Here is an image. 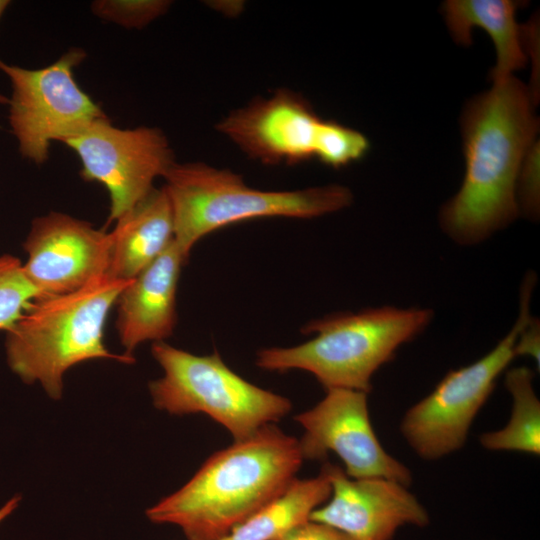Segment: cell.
Instances as JSON below:
<instances>
[{
  "mask_svg": "<svg viewBox=\"0 0 540 540\" xmlns=\"http://www.w3.org/2000/svg\"><path fill=\"white\" fill-rule=\"evenodd\" d=\"M535 105L530 88L513 75L493 81L490 90L466 104L461 117L465 174L439 215L441 229L458 245H477L520 214L516 185L536 142Z\"/></svg>",
  "mask_w": 540,
  "mask_h": 540,
  "instance_id": "6da1fadb",
  "label": "cell"
},
{
  "mask_svg": "<svg viewBox=\"0 0 540 540\" xmlns=\"http://www.w3.org/2000/svg\"><path fill=\"white\" fill-rule=\"evenodd\" d=\"M303 460L296 438L266 425L214 453L146 515L151 522L178 526L187 540H221L284 490Z\"/></svg>",
  "mask_w": 540,
  "mask_h": 540,
  "instance_id": "7a4b0ae2",
  "label": "cell"
},
{
  "mask_svg": "<svg viewBox=\"0 0 540 540\" xmlns=\"http://www.w3.org/2000/svg\"><path fill=\"white\" fill-rule=\"evenodd\" d=\"M130 281L102 275L73 292L34 300L6 331L11 370L59 399L63 375L75 364L91 359L132 363L133 356L109 352L103 340L106 318Z\"/></svg>",
  "mask_w": 540,
  "mask_h": 540,
  "instance_id": "3957f363",
  "label": "cell"
},
{
  "mask_svg": "<svg viewBox=\"0 0 540 540\" xmlns=\"http://www.w3.org/2000/svg\"><path fill=\"white\" fill-rule=\"evenodd\" d=\"M432 319L431 309L418 307L382 306L335 313L305 324L301 332L314 335L305 343L259 350L256 365L268 371L310 372L326 390L368 393L373 374Z\"/></svg>",
  "mask_w": 540,
  "mask_h": 540,
  "instance_id": "277c9868",
  "label": "cell"
},
{
  "mask_svg": "<svg viewBox=\"0 0 540 540\" xmlns=\"http://www.w3.org/2000/svg\"><path fill=\"white\" fill-rule=\"evenodd\" d=\"M163 178L174 240L187 259L200 239L227 225L263 217L315 218L353 201L351 190L342 185L266 191L248 186L231 170L202 162H175Z\"/></svg>",
  "mask_w": 540,
  "mask_h": 540,
  "instance_id": "5b68a950",
  "label": "cell"
},
{
  "mask_svg": "<svg viewBox=\"0 0 540 540\" xmlns=\"http://www.w3.org/2000/svg\"><path fill=\"white\" fill-rule=\"evenodd\" d=\"M152 355L164 372L149 383L154 406L173 415L205 413L224 426L234 442L279 421L292 408L288 398L232 371L218 352L199 356L160 341L153 343Z\"/></svg>",
  "mask_w": 540,
  "mask_h": 540,
  "instance_id": "8992f818",
  "label": "cell"
},
{
  "mask_svg": "<svg viewBox=\"0 0 540 540\" xmlns=\"http://www.w3.org/2000/svg\"><path fill=\"white\" fill-rule=\"evenodd\" d=\"M536 277L525 276L517 320L510 331L477 361L448 372L425 398L402 419L400 430L415 453L436 460L459 450L470 426L492 393L496 380L515 356V343L531 316L530 301Z\"/></svg>",
  "mask_w": 540,
  "mask_h": 540,
  "instance_id": "52a82bcc",
  "label": "cell"
},
{
  "mask_svg": "<svg viewBox=\"0 0 540 540\" xmlns=\"http://www.w3.org/2000/svg\"><path fill=\"white\" fill-rule=\"evenodd\" d=\"M84 58L83 50L73 48L40 69L0 60V70L12 87L8 102L12 133L21 155L36 164L46 161L52 140L63 142L107 117L74 79L73 68Z\"/></svg>",
  "mask_w": 540,
  "mask_h": 540,
  "instance_id": "ba28073f",
  "label": "cell"
},
{
  "mask_svg": "<svg viewBox=\"0 0 540 540\" xmlns=\"http://www.w3.org/2000/svg\"><path fill=\"white\" fill-rule=\"evenodd\" d=\"M79 156L81 176L105 186L110 197L106 225L116 222L154 188L176 162L169 141L160 129L114 127L99 119L63 141Z\"/></svg>",
  "mask_w": 540,
  "mask_h": 540,
  "instance_id": "9c48e42d",
  "label": "cell"
},
{
  "mask_svg": "<svg viewBox=\"0 0 540 540\" xmlns=\"http://www.w3.org/2000/svg\"><path fill=\"white\" fill-rule=\"evenodd\" d=\"M294 419L304 428L299 441L303 459L321 460L334 452L350 478H385L405 486L410 470L388 454L371 424L367 393L350 389H328L313 408Z\"/></svg>",
  "mask_w": 540,
  "mask_h": 540,
  "instance_id": "30bf717a",
  "label": "cell"
},
{
  "mask_svg": "<svg viewBox=\"0 0 540 540\" xmlns=\"http://www.w3.org/2000/svg\"><path fill=\"white\" fill-rule=\"evenodd\" d=\"M24 274L39 298L84 287L107 274L109 233L60 212L36 218L24 242Z\"/></svg>",
  "mask_w": 540,
  "mask_h": 540,
  "instance_id": "8fae6325",
  "label": "cell"
},
{
  "mask_svg": "<svg viewBox=\"0 0 540 540\" xmlns=\"http://www.w3.org/2000/svg\"><path fill=\"white\" fill-rule=\"evenodd\" d=\"M321 122L301 94L283 88L232 110L216 129L263 164L295 165L314 158Z\"/></svg>",
  "mask_w": 540,
  "mask_h": 540,
  "instance_id": "7c38bea8",
  "label": "cell"
},
{
  "mask_svg": "<svg viewBox=\"0 0 540 540\" xmlns=\"http://www.w3.org/2000/svg\"><path fill=\"white\" fill-rule=\"evenodd\" d=\"M331 495L310 520L330 525L353 540H392L405 525L425 527L428 512L407 486L385 478H350L330 463L322 467Z\"/></svg>",
  "mask_w": 540,
  "mask_h": 540,
  "instance_id": "4fadbf2b",
  "label": "cell"
},
{
  "mask_svg": "<svg viewBox=\"0 0 540 540\" xmlns=\"http://www.w3.org/2000/svg\"><path fill=\"white\" fill-rule=\"evenodd\" d=\"M187 260L173 240L119 295L116 328L126 355L133 356L141 343L173 334L178 280Z\"/></svg>",
  "mask_w": 540,
  "mask_h": 540,
  "instance_id": "5bb4252c",
  "label": "cell"
},
{
  "mask_svg": "<svg viewBox=\"0 0 540 540\" xmlns=\"http://www.w3.org/2000/svg\"><path fill=\"white\" fill-rule=\"evenodd\" d=\"M109 237L110 253L106 275L132 280L174 240L172 209L165 189L154 187L116 221Z\"/></svg>",
  "mask_w": 540,
  "mask_h": 540,
  "instance_id": "9a60e30c",
  "label": "cell"
},
{
  "mask_svg": "<svg viewBox=\"0 0 540 540\" xmlns=\"http://www.w3.org/2000/svg\"><path fill=\"white\" fill-rule=\"evenodd\" d=\"M520 2L510 0H449L442 11L453 40L463 46L472 43V31L479 27L491 37L496 65L490 78L495 81L513 75L527 63L523 28L516 22Z\"/></svg>",
  "mask_w": 540,
  "mask_h": 540,
  "instance_id": "2e32d148",
  "label": "cell"
},
{
  "mask_svg": "<svg viewBox=\"0 0 540 540\" xmlns=\"http://www.w3.org/2000/svg\"><path fill=\"white\" fill-rule=\"evenodd\" d=\"M330 495L331 484L323 469L314 478H294L284 490L221 540H280L309 521L312 512Z\"/></svg>",
  "mask_w": 540,
  "mask_h": 540,
  "instance_id": "e0dca14e",
  "label": "cell"
},
{
  "mask_svg": "<svg viewBox=\"0 0 540 540\" xmlns=\"http://www.w3.org/2000/svg\"><path fill=\"white\" fill-rule=\"evenodd\" d=\"M533 378V371L524 366L507 372L505 383L512 397L511 417L503 429L481 435L484 448L540 454V402Z\"/></svg>",
  "mask_w": 540,
  "mask_h": 540,
  "instance_id": "ac0fdd59",
  "label": "cell"
},
{
  "mask_svg": "<svg viewBox=\"0 0 540 540\" xmlns=\"http://www.w3.org/2000/svg\"><path fill=\"white\" fill-rule=\"evenodd\" d=\"M36 299L38 293L26 278L20 260L0 256V330L7 331Z\"/></svg>",
  "mask_w": 540,
  "mask_h": 540,
  "instance_id": "d6986e66",
  "label": "cell"
},
{
  "mask_svg": "<svg viewBox=\"0 0 540 540\" xmlns=\"http://www.w3.org/2000/svg\"><path fill=\"white\" fill-rule=\"evenodd\" d=\"M368 149L369 142L359 131L322 120L314 157L327 166L339 168L361 159Z\"/></svg>",
  "mask_w": 540,
  "mask_h": 540,
  "instance_id": "ffe728a7",
  "label": "cell"
},
{
  "mask_svg": "<svg viewBox=\"0 0 540 540\" xmlns=\"http://www.w3.org/2000/svg\"><path fill=\"white\" fill-rule=\"evenodd\" d=\"M170 5L167 0H97L91 10L102 20L140 29L165 14Z\"/></svg>",
  "mask_w": 540,
  "mask_h": 540,
  "instance_id": "44dd1931",
  "label": "cell"
},
{
  "mask_svg": "<svg viewBox=\"0 0 540 540\" xmlns=\"http://www.w3.org/2000/svg\"><path fill=\"white\" fill-rule=\"evenodd\" d=\"M539 142H534L526 153L517 179L516 199L519 213L532 220L538 219L540 208Z\"/></svg>",
  "mask_w": 540,
  "mask_h": 540,
  "instance_id": "7402d4cb",
  "label": "cell"
},
{
  "mask_svg": "<svg viewBox=\"0 0 540 540\" xmlns=\"http://www.w3.org/2000/svg\"><path fill=\"white\" fill-rule=\"evenodd\" d=\"M280 540H353L342 531L320 522L309 520L283 536Z\"/></svg>",
  "mask_w": 540,
  "mask_h": 540,
  "instance_id": "603a6c76",
  "label": "cell"
},
{
  "mask_svg": "<svg viewBox=\"0 0 540 540\" xmlns=\"http://www.w3.org/2000/svg\"><path fill=\"white\" fill-rule=\"evenodd\" d=\"M540 326L539 321L530 316L523 325L517 337L514 351L515 356L532 357L539 366Z\"/></svg>",
  "mask_w": 540,
  "mask_h": 540,
  "instance_id": "cb8c5ba5",
  "label": "cell"
},
{
  "mask_svg": "<svg viewBox=\"0 0 540 540\" xmlns=\"http://www.w3.org/2000/svg\"><path fill=\"white\" fill-rule=\"evenodd\" d=\"M20 502L19 496H14L8 500L4 506L0 508V522L4 520L9 514H11Z\"/></svg>",
  "mask_w": 540,
  "mask_h": 540,
  "instance_id": "d4e9b609",
  "label": "cell"
},
{
  "mask_svg": "<svg viewBox=\"0 0 540 540\" xmlns=\"http://www.w3.org/2000/svg\"><path fill=\"white\" fill-rule=\"evenodd\" d=\"M9 4H10V1L8 0H0V18L2 17L3 13L5 12Z\"/></svg>",
  "mask_w": 540,
  "mask_h": 540,
  "instance_id": "484cf974",
  "label": "cell"
},
{
  "mask_svg": "<svg viewBox=\"0 0 540 540\" xmlns=\"http://www.w3.org/2000/svg\"><path fill=\"white\" fill-rule=\"evenodd\" d=\"M8 102L9 99L6 96L0 94V104H8Z\"/></svg>",
  "mask_w": 540,
  "mask_h": 540,
  "instance_id": "4316f807",
  "label": "cell"
}]
</instances>
